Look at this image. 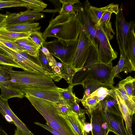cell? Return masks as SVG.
Instances as JSON below:
<instances>
[{
  "label": "cell",
  "instance_id": "6da1fadb",
  "mask_svg": "<svg viewBox=\"0 0 135 135\" xmlns=\"http://www.w3.org/2000/svg\"><path fill=\"white\" fill-rule=\"evenodd\" d=\"M81 28L77 14H60L50 21L42 36L45 41L48 37H55L68 45L78 39Z\"/></svg>",
  "mask_w": 135,
  "mask_h": 135
},
{
  "label": "cell",
  "instance_id": "7a4b0ae2",
  "mask_svg": "<svg viewBox=\"0 0 135 135\" xmlns=\"http://www.w3.org/2000/svg\"><path fill=\"white\" fill-rule=\"evenodd\" d=\"M25 97L45 119L46 124L61 135H78L67 117L60 113L54 102L26 94Z\"/></svg>",
  "mask_w": 135,
  "mask_h": 135
},
{
  "label": "cell",
  "instance_id": "3957f363",
  "mask_svg": "<svg viewBox=\"0 0 135 135\" xmlns=\"http://www.w3.org/2000/svg\"><path fill=\"white\" fill-rule=\"evenodd\" d=\"M11 87L20 88L31 87L37 88H57L52 79L46 76L25 71H17L12 70L9 72Z\"/></svg>",
  "mask_w": 135,
  "mask_h": 135
},
{
  "label": "cell",
  "instance_id": "277c9868",
  "mask_svg": "<svg viewBox=\"0 0 135 135\" xmlns=\"http://www.w3.org/2000/svg\"><path fill=\"white\" fill-rule=\"evenodd\" d=\"M115 33L112 28L110 21L102 23L97 28L96 34L99 43L98 47V58L101 62L112 66V61L117 57L118 52L111 46L110 40Z\"/></svg>",
  "mask_w": 135,
  "mask_h": 135
},
{
  "label": "cell",
  "instance_id": "5b68a950",
  "mask_svg": "<svg viewBox=\"0 0 135 135\" xmlns=\"http://www.w3.org/2000/svg\"><path fill=\"white\" fill-rule=\"evenodd\" d=\"M0 48L8 56L18 63L24 71L51 77L52 74L45 69L38 57L31 56L24 52H17L0 42Z\"/></svg>",
  "mask_w": 135,
  "mask_h": 135
},
{
  "label": "cell",
  "instance_id": "8992f818",
  "mask_svg": "<svg viewBox=\"0 0 135 135\" xmlns=\"http://www.w3.org/2000/svg\"><path fill=\"white\" fill-rule=\"evenodd\" d=\"M78 39L74 43L67 45L58 39H55L44 44L46 48L52 55L60 60L63 64H71L76 51Z\"/></svg>",
  "mask_w": 135,
  "mask_h": 135
},
{
  "label": "cell",
  "instance_id": "52a82bcc",
  "mask_svg": "<svg viewBox=\"0 0 135 135\" xmlns=\"http://www.w3.org/2000/svg\"><path fill=\"white\" fill-rule=\"evenodd\" d=\"M122 3L119 11L116 15L115 26L116 32V40L120 52V55L124 60L126 57V51L128 39L132 30L135 28V23L133 21L127 22L123 13Z\"/></svg>",
  "mask_w": 135,
  "mask_h": 135
},
{
  "label": "cell",
  "instance_id": "ba28073f",
  "mask_svg": "<svg viewBox=\"0 0 135 135\" xmlns=\"http://www.w3.org/2000/svg\"><path fill=\"white\" fill-rule=\"evenodd\" d=\"M113 66L108 65L98 61L92 66L89 75L86 81L92 80L112 89L114 87Z\"/></svg>",
  "mask_w": 135,
  "mask_h": 135
},
{
  "label": "cell",
  "instance_id": "9c48e42d",
  "mask_svg": "<svg viewBox=\"0 0 135 135\" xmlns=\"http://www.w3.org/2000/svg\"><path fill=\"white\" fill-rule=\"evenodd\" d=\"M92 43L81 26L77 48L71 63L78 71L82 68L88 55L89 47Z\"/></svg>",
  "mask_w": 135,
  "mask_h": 135
},
{
  "label": "cell",
  "instance_id": "30bf717a",
  "mask_svg": "<svg viewBox=\"0 0 135 135\" xmlns=\"http://www.w3.org/2000/svg\"><path fill=\"white\" fill-rule=\"evenodd\" d=\"M98 45L91 44L89 47V52L87 60L81 69L74 75L71 84L72 87L78 84L83 85L84 81L89 75L92 66L98 60Z\"/></svg>",
  "mask_w": 135,
  "mask_h": 135
},
{
  "label": "cell",
  "instance_id": "8fae6325",
  "mask_svg": "<svg viewBox=\"0 0 135 135\" xmlns=\"http://www.w3.org/2000/svg\"><path fill=\"white\" fill-rule=\"evenodd\" d=\"M6 18L0 24V29L9 25L33 22L45 17V15L40 12L27 8L24 11L16 13L7 12Z\"/></svg>",
  "mask_w": 135,
  "mask_h": 135
},
{
  "label": "cell",
  "instance_id": "7c38bea8",
  "mask_svg": "<svg viewBox=\"0 0 135 135\" xmlns=\"http://www.w3.org/2000/svg\"><path fill=\"white\" fill-rule=\"evenodd\" d=\"M90 116L92 135H108L113 131L106 119L99 103L93 110Z\"/></svg>",
  "mask_w": 135,
  "mask_h": 135
},
{
  "label": "cell",
  "instance_id": "4fadbf2b",
  "mask_svg": "<svg viewBox=\"0 0 135 135\" xmlns=\"http://www.w3.org/2000/svg\"><path fill=\"white\" fill-rule=\"evenodd\" d=\"M77 5L78 9L76 14L81 26L92 44L95 46L98 45V40L96 34L97 29L88 15L86 7L83 3L80 2L78 3Z\"/></svg>",
  "mask_w": 135,
  "mask_h": 135
},
{
  "label": "cell",
  "instance_id": "5bb4252c",
  "mask_svg": "<svg viewBox=\"0 0 135 135\" xmlns=\"http://www.w3.org/2000/svg\"><path fill=\"white\" fill-rule=\"evenodd\" d=\"M20 88L25 94L53 102H59L62 99L60 92L62 89L59 87L53 88L25 87Z\"/></svg>",
  "mask_w": 135,
  "mask_h": 135
},
{
  "label": "cell",
  "instance_id": "9a60e30c",
  "mask_svg": "<svg viewBox=\"0 0 135 135\" xmlns=\"http://www.w3.org/2000/svg\"><path fill=\"white\" fill-rule=\"evenodd\" d=\"M0 113L8 122L14 124L24 135H34L10 108L7 100L0 97Z\"/></svg>",
  "mask_w": 135,
  "mask_h": 135
},
{
  "label": "cell",
  "instance_id": "2e32d148",
  "mask_svg": "<svg viewBox=\"0 0 135 135\" xmlns=\"http://www.w3.org/2000/svg\"><path fill=\"white\" fill-rule=\"evenodd\" d=\"M102 109L113 133L116 135H128L124 124V119L122 116Z\"/></svg>",
  "mask_w": 135,
  "mask_h": 135
},
{
  "label": "cell",
  "instance_id": "e0dca14e",
  "mask_svg": "<svg viewBox=\"0 0 135 135\" xmlns=\"http://www.w3.org/2000/svg\"><path fill=\"white\" fill-rule=\"evenodd\" d=\"M135 28L131 31L126 51L125 61L128 73L135 71Z\"/></svg>",
  "mask_w": 135,
  "mask_h": 135
},
{
  "label": "cell",
  "instance_id": "ac0fdd59",
  "mask_svg": "<svg viewBox=\"0 0 135 135\" xmlns=\"http://www.w3.org/2000/svg\"><path fill=\"white\" fill-rule=\"evenodd\" d=\"M113 89L119 110L125 121L127 132L128 135H133L132 129V117L130 114L127 107L115 87Z\"/></svg>",
  "mask_w": 135,
  "mask_h": 135
},
{
  "label": "cell",
  "instance_id": "d6986e66",
  "mask_svg": "<svg viewBox=\"0 0 135 135\" xmlns=\"http://www.w3.org/2000/svg\"><path fill=\"white\" fill-rule=\"evenodd\" d=\"M41 28L39 23L32 22L7 25L0 29H3L9 31L18 32L30 33L38 31Z\"/></svg>",
  "mask_w": 135,
  "mask_h": 135
},
{
  "label": "cell",
  "instance_id": "ffe728a7",
  "mask_svg": "<svg viewBox=\"0 0 135 135\" xmlns=\"http://www.w3.org/2000/svg\"><path fill=\"white\" fill-rule=\"evenodd\" d=\"M83 4L86 7L88 15L94 26L98 22L103 14L108 10L112 3L102 7L98 8L91 6L88 0H86Z\"/></svg>",
  "mask_w": 135,
  "mask_h": 135
},
{
  "label": "cell",
  "instance_id": "44dd1931",
  "mask_svg": "<svg viewBox=\"0 0 135 135\" xmlns=\"http://www.w3.org/2000/svg\"><path fill=\"white\" fill-rule=\"evenodd\" d=\"M99 103L102 109L113 114L122 116L115 97L114 89L113 92L110 95H108Z\"/></svg>",
  "mask_w": 135,
  "mask_h": 135
},
{
  "label": "cell",
  "instance_id": "7402d4cb",
  "mask_svg": "<svg viewBox=\"0 0 135 135\" xmlns=\"http://www.w3.org/2000/svg\"><path fill=\"white\" fill-rule=\"evenodd\" d=\"M25 7L31 10L40 12L42 8L24 1L23 0H0V9L4 8Z\"/></svg>",
  "mask_w": 135,
  "mask_h": 135
},
{
  "label": "cell",
  "instance_id": "603a6c76",
  "mask_svg": "<svg viewBox=\"0 0 135 135\" xmlns=\"http://www.w3.org/2000/svg\"><path fill=\"white\" fill-rule=\"evenodd\" d=\"M117 86L124 90L127 94L135 101V79L129 76L120 81Z\"/></svg>",
  "mask_w": 135,
  "mask_h": 135
},
{
  "label": "cell",
  "instance_id": "cb8c5ba5",
  "mask_svg": "<svg viewBox=\"0 0 135 135\" xmlns=\"http://www.w3.org/2000/svg\"><path fill=\"white\" fill-rule=\"evenodd\" d=\"M0 88L1 91L0 97L3 99L7 100L12 98H22L25 97V94L21 88L5 87L1 85Z\"/></svg>",
  "mask_w": 135,
  "mask_h": 135
},
{
  "label": "cell",
  "instance_id": "d4e9b609",
  "mask_svg": "<svg viewBox=\"0 0 135 135\" xmlns=\"http://www.w3.org/2000/svg\"><path fill=\"white\" fill-rule=\"evenodd\" d=\"M74 129L78 135H88L84 129V125L77 114L73 111L66 116Z\"/></svg>",
  "mask_w": 135,
  "mask_h": 135
},
{
  "label": "cell",
  "instance_id": "484cf974",
  "mask_svg": "<svg viewBox=\"0 0 135 135\" xmlns=\"http://www.w3.org/2000/svg\"><path fill=\"white\" fill-rule=\"evenodd\" d=\"M62 6L60 11L59 14L70 13L76 14L78 7L77 4L80 2L78 0H60Z\"/></svg>",
  "mask_w": 135,
  "mask_h": 135
},
{
  "label": "cell",
  "instance_id": "4316f807",
  "mask_svg": "<svg viewBox=\"0 0 135 135\" xmlns=\"http://www.w3.org/2000/svg\"><path fill=\"white\" fill-rule=\"evenodd\" d=\"M30 34V33L18 32L0 29V39L9 41L15 42L18 39L28 37Z\"/></svg>",
  "mask_w": 135,
  "mask_h": 135
},
{
  "label": "cell",
  "instance_id": "83f0119b",
  "mask_svg": "<svg viewBox=\"0 0 135 135\" xmlns=\"http://www.w3.org/2000/svg\"><path fill=\"white\" fill-rule=\"evenodd\" d=\"M13 67L4 65H0V85L5 87H11L9 72Z\"/></svg>",
  "mask_w": 135,
  "mask_h": 135
},
{
  "label": "cell",
  "instance_id": "f1b7e54d",
  "mask_svg": "<svg viewBox=\"0 0 135 135\" xmlns=\"http://www.w3.org/2000/svg\"><path fill=\"white\" fill-rule=\"evenodd\" d=\"M121 95L125 104L128 109L130 115L132 117L135 113V101L128 96L122 89L117 86L115 87Z\"/></svg>",
  "mask_w": 135,
  "mask_h": 135
},
{
  "label": "cell",
  "instance_id": "f546056e",
  "mask_svg": "<svg viewBox=\"0 0 135 135\" xmlns=\"http://www.w3.org/2000/svg\"><path fill=\"white\" fill-rule=\"evenodd\" d=\"M83 86L84 89L83 99H85L88 97L100 87L103 86L106 87L95 81L90 80L84 81Z\"/></svg>",
  "mask_w": 135,
  "mask_h": 135
},
{
  "label": "cell",
  "instance_id": "4dcf8cb0",
  "mask_svg": "<svg viewBox=\"0 0 135 135\" xmlns=\"http://www.w3.org/2000/svg\"><path fill=\"white\" fill-rule=\"evenodd\" d=\"M119 10L118 4H115L112 3L109 9L105 12L98 22L94 26L95 28L97 29L102 23L110 21L112 14V13H114L116 15H117L118 12Z\"/></svg>",
  "mask_w": 135,
  "mask_h": 135
},
{
  "label": "cell",
  "instance_id": "1f68e13d",
  "mask_svg": "<svg viewBox=\"0 0 135 135\" xmlns=\"http://www.w3.org/2000/svg\"><path fill=\"white\" fill-rule=\"evenodd\" d=\"M63 64L61 71L62 78L64 79L70 85L74 75L78 70L74 68L71 64Z\"/></svg>",
  "mask_w": 135,
  "mask_h": 135
},
{
  "label": "cell",
  "instance_id": "d6a6232c",
  "mask_svg": "<svg viewBox=\"0 0 135 135\" xmlns=\"http://www.w3.org/2000/svg\"><path fill=\"white\" fill-rule=\"evenodd\" d=\"M81 102L90 115L99 103L97 97L91 95H89L85 99H81Z\"/></svg>",
  "mask_w": 135,
  "mask_h": 135
},
{
  "label": "cell",
  "instance_id": "836d02e7",
  "mask_svg": "<svg viewBox=\"0 0 135 135\" xmlns=\"http://www.w3.org/2000/svg\"><path fill=\"white\" fill-rule=\"evenodd\" d=\"M73 87L69 85L67 88L62 89L60 92L61 98L69 105L78 98L73 93Z\"/></svg>",
  "mask_w": 135,
  "mask_h": 135
},
{
  "label": "cell",
  "instance_id": "e575fe53",
  "mask_svg": "<svg viewBox=\"0 0 135 135\" xmlns=\"http://www.w3.org/2000/svg\"><path fill=\"white\" fill-rule=\"evenodd\" d=\"M113 88L110 89L109 88L105 87H101L93 92L90 95L97 97L98 98V101L99 103L103 100L108 95H110L113 92Z\"/></svg>",
  "mask_w": 135,
  "mask_h": 135
},
{
  "label": "cell",
  "instance_id": "d590c367",
  "mask_svg": "<svg viewBox=\"0 0 135 135\" xmlns=\"http://www.w3.org/2000/svg\"><path fill=\"white\" fill-rule=\"evenodd\" d=\"M63 66L62 63L57 61L51 66V73L53 74L52 79L58 82L62 78L61 71Z\"/></svg>",
  "mask_w": 135,
  "mask_h": 135
},
{
  "label": "cell",
  "instance_id": "8d00e7d4",
  "mask_svg": "<svg viewBox=\"0 0 135 135\" xmlns=\"http://www.w3.org/2000/svg\"><path fill=\"white\" fill-rule=\"evenodd\" d=\"M29 37L39 47H43L45 41L42 36V33L38 31L30 33Z\"/></svg>",
  "mask_w": 135,
  "mask_h": 135
},
{
  "label": "cell",
  "instance_id": "74e56055",
  "mask_svg": "<svg viewBox=\"0 0 135 135\" xmlns=\"http://www.w3.org/2000/svg\"><path fill=\"white\" fill-rule=\"evenodd\" d=\"M0 65H4L12 66L13 67L21 69V66L16 62L8 56L6 55L0 53Z\"/></svg>",
  "mask_w": 135,
  "mask_h": 135
},
{
  "label": "cell",
  "instance_id": "f35d334b",
  "mask_svg": "<svg viewBox=\"0 0 135 135\" xmlns=\"http://www.w3.org/2000/svg\"><path fill=\"white\" fill-rule=\"evenodd\" d=\"M38 57L42 65L47 71L52 73L47 57L40 48L38 49Z\"/></svg>",
  "mask_w": 135,
  "mask_h": 135
},
{
  "label": "cell",
  "instance_id": "ab89813d",
  "mask_svg": "<svg viewBox=\"0 0 135 135\" xmlns=\"http://www.w3.org/2000/svg\"><path fill=\"white\" fill-rule=\"evenodd\" d=\"M14 42L20 47L28 45L38 47L29 37L18 39Z\"/></svg>",
  "mask_w": 135,
  "mask_h": 135
},
{
  "label": "cell",
  "instance_id": "60d3db41",
  "mask_svg": "<svg viewBox=\"0 0 135 135\" xmlns=\"http://www.w3.org/2000/svg\"><path fill=\"white\" fill-rule=\"evenodd\" d=\"M0 42L17 52H23L20 47L14 42H11L0 39Z\"/></svg>",
  "mask_w": 135,
  "mask_h": 135
},
{
  "label": "cell",
  "instance_id": "b9f144b4",
  "mask_svg": "<svg viewBox=\"0 0 135 135\" xmlns=\"http://www.w3.org/2000/svg\"><path fill=\"white\" fill-rule=\"evenodd\" d=\"M34 123L47 130L54 135H61L57 131L53 129L46 124H43L38 122H35Z\"/></svg>",
  "mask_w": 135,
  "mask_h": 135
},
{
  "label": "cell",
  "instance_id": "7bdbcfd3",
  "mask_svg": "<svg viewBox=\"0 0 135 135\" xmlns=\"http://www.w3.org/2000/svg\"><path fill=\"white\" fill-rule=\"evenodd\" d=\"M24 1L29 3L43 9L46 8L47 4L42 1L39 0H23Z\"/></svg>",
  "mask_w": 135,
  "mask_h": 135
},
{
  "label": "cell",
  "instance_id": "ee69618b",
  "mask_svg": "<svg viewBox=\"0 0 135 135\" xmlns=\"http://www.w3.org/2000/svg\"><path fill=\"white\" fill-rule=\"evenodd\" d=\"M84 129L85 132L87 133H89L92 129V126L91 123H85L84 125Z\"/></svg>",
  "mask_w": 135,
  "mask_h": 135
},
{
  "label": "cell",
  "instance_id": "f6af8a7d",
  "mask_svg": "<svg viewBox=\"0 0 135 135\" xmlns=\"http://www.w3.org/2000/svg\"><path fill=\"white\" fill-rule=\"evenodd\" d=\"M6 14H0V24H1L6 18Z\"/></svg>",
  "mask_w": 135,
  "mask_h": 135
},
{
  "label": "cell",
  "instance_id": "bcb514c9",
  "mask_svg": "<svg viewBox=\"0 0 135 135\" xmlns=\"http://www.w3.org/2000/svg\"><path fill=\"white\" fill-rule=\"evenodd\" d=\"M15 135H24L22 132L17 128L15 131Z\"/></svg>",
  "mask_w": 135,
  "mask_h": 135
},
{
  "label": "cell",
  "instance_id": "7dc6e473",
  "mask_svg": "<svg viewBox=\"0 0 135 135\" xmlns=\"http://www.w3.org/2000/svg\"><path fill=\"white\" fill-rule=\"evenodd\" d=\"M0 135H9L2 128H0ZM14 135H15V134Z\"/></svg>",
  "mask_w": 135,
  "mask_h": 135
},
{
  "label": "cell",
  "instance_id": "c3c4849f",
  "mask_svg": "<svg viewBox=\"0 0 135 135\" xmlns=\"http://www.w3.org/2000/svg\"><path fill=\"white\" fill-rule=\"evenodd\" d=\"M0 53L4 55H6L4 52L0 48Z\"/></svg>",
  "mask_w": 135,
  "mask_h": 135
}]
</instances>
